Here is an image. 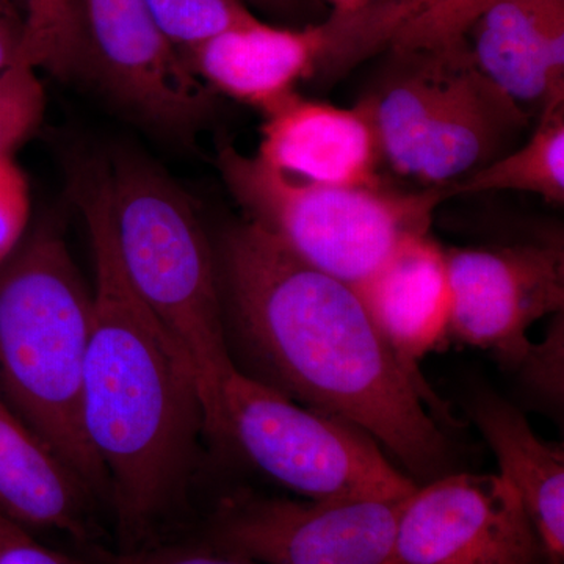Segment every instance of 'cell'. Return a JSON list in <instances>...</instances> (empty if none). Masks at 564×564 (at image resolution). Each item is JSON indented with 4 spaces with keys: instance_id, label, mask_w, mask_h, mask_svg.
<instances>
[{
    "instance_id": "cell-4",
    "label": "cell",
    "mask_w": 564,
    "mask_h": 564,
    "mask_svg": "<svg viewBox=\"0 0 564 564\" xmlns=\"http://www.w3.org/2000/svg\"><path fill=\"white\" fill-rule=\"evenodd\" d=\"M111 226L126 276L191 359L206 437L225 445L221 388L236 369L226 337L215 251L191 198L140 155L106 165Z\"/></svg>"
},
{
    "instance_id": "cell-28",
    "label": "cell",
    "mask_w": 564,
    "mask_h": 564,
    "mask_svg": "<svg viewBox=\"0 0 564 564\" xmlns=\"http://www.w3.org/2000/svg\"><path fill=\"white\" fill-rule=\"evenodd\" d=\"M326 2L333 7L334 17H350L369 6L370 0H326Z\"/></svg>"
},
{
    "instance_id": "cell-24",
    "label": "cell",
    "mask_w": 564,
    "mask_h": 564,
    "mask_svg": "<svg viewBox=\"0 0 564 564\" xmlns=\"http://www.w3.org/2000/svg\"><path fill=\"white\" fill-rule=\"evenodd\" d=\"M29 217L28 180L13 158L0 159V265L20 247Z\"/></svg>"
},
{
    "instance_id": "cell-13",
    "label": "cell",
    "mask_w": 564,
    "mask_h": 564,
    "mask_svg": "<svg viewBox=\"0 0 564 564\" xmlns=\"http://www.w3.org/2000/svg\"><path fill=\"white\" fill-rule=\"evenodd\" d=\"M355 289L395 358L414 380L426 384L419 361L451 339L447 250L432 234H417Z\"/></svg>"
},
{
    "instance_id": "cell-19",
    "label": "cell",
    "mask_w": 564,
    "mask_h": 564,
    "mask_svg": "<svg viewBox=\"0 0 564 564\" xmlns=\"http://www.w3.org/2000/svg\"><path fill=\"white\" fill-rule=\"evenodd\" d=\"M24 2V33L17 62L61 77L90 74V43L82 0Z\"/></svg>"
},
{
    "instance_id": "cell-25",
    "label": "cell",
    "mask_w": 564,
    "mask_h": 564,
    "mask_svg": "<svg viewBox=\"0 0 564 564\" xmlns=\"http://www.w3.org/2000/svg\"><path fill=\"white\" fill-rule=\"evenodd\" d=\"M0 564H91L40 543L32 530L0 511Z\"/></svg>"
},
{
    "instance_id": "cell-27",
    "label": "cell",
    "mask_w": 564,
    "mask_h": 564,
    "mask_svg": "<svg viewBox=\"0 0 564 564\" xmlns=\"http://www.w3.org/2000/svg\"><path fill=\"white\" fill-rule=\"evenodd\" d=\"M24 33V17L11 0H0V70L17 62Z\"/></svg>"
},
{
    "instance_id": "cell-15",
    "label": "cell",
    "mask_w": 564,
    "mask_h": 564,
    "mask_svg": "<svg viewBox=\"0 0 564 564\" xmlns=\"http://www.w3.org/2000/svg\"><path fill=\"white\" fill-rule=\"evenodd\" d=\"M326 41L323 22L288 29L256 18L181 55L210 90L267 113L318 69Z\"/></svg>"
},
{
    "instance_id": "cell-22",
    "label": "cell",
    "mask_w": 564,
    "mask_h": 564,
    "mask_svg": "<svg viewBox=\"0 0 564 564\" xmlns=\"http://www.w3.org/2000/svg\"><path fill=\"white\" fill-rule=\"evenodd\" d=\"M46 111V90L39 69L14 62L0 70V159L35 133Z\"/></svg>"
},
{
    "instance_id": "cell-5",
    "label": "cell",
    "mask_w": 564,
    "mask_h": 564,
    "mask_svg": "<svg viewBox=\"0 0 564 564\" xmlns=\"http://www.w3.org/2000/svg\"><path fill=\"white\" fill-rule=\"evenodd\" d=\"M391 52L386 76L361 102L393 173L448 187L499 158L525 128L529 115L478 70L467 40Z\"/></svg>"
},
{
    "instance_id": "cell-29",
    "label": "cell",
    "mask_w": 564,
    "mask_h": 564,
    "mask_svg": "<svg viewBox=\"0 0 564 564\" xmlns=\"http://www.w3.org/2000/svg\"><path fill=\"white\" fill-rule=\"evenodd\" d=\"M245 3H254L261 9L280 11V13H291L299 9L302 0H243Z\"/></svg>"
},
{
    "instance_id": "cell-9",
    "label": "cell",
    "mask_w": 564,
    "mask_h": 564,
    "mask_svg": "<svg viewBox=\"0 0 564 564\" xmlns=\"http://www.w3.org/2000/svg\"><path fill=\"white\" fill-rule=\"evenodd\" d=\"M389 564H547L518 491L500 474L448 473L404 500Z\"/></svg>"
},
{
    "instance_id": "cell-21",
    "label": "cell",
    "mask_w": 564,
    "mask_h": 564,
    "mask_svg": "<svg viewBox=\"0 0 564 564\" xmlns=\"http://www.w3.org/2000/svg\"><path fill=\"white\" fill-rule=\"evenodd\" d=\"M496 0H425L403 22L388 47L391 51H429L467 40V33Z\"/></svg>"
},
{
    "instance_id": "cell-11",
    "label": "cell",
    "mask_w": 564,
    "mask_h": 564,
    "mask_svg": "<svg viewBox=\"0 0 564 564\" xmlns=\"http://www.w3.org/2000/svg\"><path fill=\"white\" fill-rule=\"evenodd\" d=\"M90 74L159 131L187 135L210 111V88L152 20L143 0H82Z\"/></svg>"
},
{
    "instance_id": "cell-2",
    "label": "cell",
    "mask_w": 564,
    "mask_h": 564,
    "mask_svg": "<svg viewBox=\"0 0 564 564\" xmlns=\"http://www.w3.org/2000/svg\"><path fill=\"white\" fill-rule=\"evenodd\" d=\"M95 267L82 392L85 433L109 480L120 547L150 544L187 500L206 415L191 359L126 276L106 165L77 177Z\"/></svg>"
},
{
    "instance_id": "cell-16",
    "label": "cell",
    "mask_w": 564,
    "mask_h": 564,
    "mask_svg": "<svg viewBox=\"0 0 564 564\" xmlns=\"http://www.w3.org/2000/svg\"><path fill=\"white\" fill-rule=\"evenodd\" d=\"M99 502L73 470L0 400V511L29 530L95 543Z\"/></svg>"
},
{
    "instance_id": "cell-6",
    "label": "cell",
    "mask_w": 564,
    "mask_h": 564,
    "mask_svg": "<svg viewBox=\"0 0 564 564\" xmlns=\"http://www.w3.org/2000/svg\"><path fill=\"white\" fill-rule=\"evenodd\" d=\"M218 166L245 218L300 261L356 285L397 248L430 232L443 188L334 187L278 172L258 155L221 148Z\"/></svg>"
},
{
    "instance_id": "cell-8",
    "label": "cell",
    "mask_w": 564,
    "mask_h": 564,
    "mask_svg": "<svg viewBox=\"0 0 564 564\" xmlns=\"http://www.w3.org/2000/svg\"><path fill=\"white\" fill-rule=\"evenodd\" d=\"M406 497L295 502L232 494L212 514L206 545L258 564H389Z\"/></svg>"
},
{
    "instance_id": "cell-26",
    "label": "cell",
    "mask_w": 564,
    "mask_h": 564,
    "mask_svg": "<svg viewBox=\"0 0 564 564\" xmlns=\"http://www.w3.org/2000/svg\"><path fill=\"white\" fill-rule=\"evenodd\" d=\"M563 314L555 315L547 339L534 345V350L521 367L536 386V391L562 402L563 393Z\"/></svg>"
},
{
    "instance_id": "cell-1",
    "label": "cell",
    "mask_w": 564,
    "mask_h": 564,
    "mask_svg": "<svg viewBox=\"0 0 564 564\" xmlns=\"http://www.w3.org/2000/svg\"><path fill=\"white\" fill-rule=\"evenodd\" d=\"M215 263L240 372L358 426L415 484L451 473V444L429 411L451 419L444 404L399 362L352 285L300 261L247 220L223 236Z\"/></svg>"
},
{
    "instance_id": "cell-23",
    "label": "cell",
    "mask_w": 564,
    "mask_h": 564,
    "mask_svg": "<svg viewBox=\"0 0 564 564\" xmlns=\"http://www.w3.org/2000/svg\"><path fill=\"white\" fill-rule=\"evenodd\" d=\"M91 564H258L237 556L223 554L209 545L188 547V545H154L141 547L113 549L93 543L87 547Z\"/></svg>"
},
{
    "instance_id": "cell-10",
    "label": "cell",
    "mask_w": 564,
    "mask_h": 564,
    "mask_svg": "<svg viewBox=\"0 0 564 564\" xmlns=\"http://www.w3.org/2000/svg\"><path fill=\"white\" fill-rule=\"evenodd\" d=\"M447 263L451 339L521 367L536 345L529 340L530 326L563 314L562 245L454 248L447 251Z\"/></svg>"
},
{
    "instance_id": "cell-7",
    "label": "cell",
    "mask_w": 564,
    "mask_h": 564,
    "mask_svg": "<svg viewBox=\"0 0 564 564\" xmlns=\"http://www.w3.org/2000/svg\"><path fill=\"white\" fill-rule=\"evenodd\" d=\"M220 404L225 445L306 499H402L417 488L361 429L293 402L237 367Z\"/></svg>"
},
{
    "instance_id": "cell-18",
    "label": "cell",
    "mask_w": 564,
    "mask_h": 564,
    "mask_svg": "<svg viewBox=\"0 0 564 564\" xmlns=\"http://www.w3.org/2000/svg\"><path fill=\"white\" fill-rule=\"evenodd\" d=\"M443 191L445 199L478 193H530L563 206L564 104L540 111L532 137L518 150L500 154Z\"/></svg>"
},
{
    "instance_id": "cell-20",
    "label": "cell",
    "mask_w": 564,
    "mask_h": 564,
    "mask_svg": "<svg viewBox=\"0 0 564 564\" xmlns=\"http://www.w3.org/2000/svg\"><path fill=\"white\" fill-rule=\"evenodd\" d=\"M152 20L181 54L218 33L256 20L243 0H143Z\"/></svg>"
},
{
    "instance_id": "cell-17",
    "label": "cell",
    "mask_w": 564,
    "mask_h": 564,
    "mask_svg": "<svg viewBox=\"0 0 564 564\" xmlns=\"http://www.w3.org/2000/svg\"><path fill=\"white\" fill-rule=\"evenodd\" d=\"M470 417L489 444L499 474L524 503L547 564H564V454L534 434L525 415L494 393L470 402Z\"/></svg>"
},
{
    "instance_id": "cell-14",
    "label": "cell",
    "mask_w": 564,
    "mask_h": 564,
    "mask_svg": "<svg viewBox=\"0 0 564 564\" xmlns=\"http://www.w3.org/2000/svg\"><path fill=\"white\" fill-rule=\"evenodd\" d=\"M467 43L478 70L521 109L564 104V0H496Z\"/></svg>"
},
{
    "instance_id": "cell-12",
    "label": "cell",
    "mask_w": 564,
    "mask_h": 564,
    "mask_svg": "<svg viewBox=\"0 0 564 564\" xmlns=\"http://www.w3.org/2000/svg\"><path fill=\"white\" fill-rule=\"evenodd\" d=\"M258 158L296 180L334 187H380V143L366 106L289 96L267 111Z\"/></svg>"
},
{
    "instance_id": "cell-3",
    "label": "cell",
    "mask_w": 564,
    "mask_h": 564,
    "mask_svg": "<svg viewBox=\"0 0 564 564\" xmlns=\"http://www.w3.org/2000/svg\"><path fill=\"white\" fill-rule=\"evenodd\" d=\"M91 321V288L54 229L33 232L0 265V400L107 503L82 414Z\"/></svg>"
}]
</instances>
